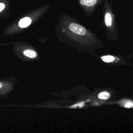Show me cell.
<instances>
[{
  "instance_id": "1",
  "label": "cell",
  "mask_w": 133,
  "mask_h": 133,
  "mask_svg": "<svg viewBox=\"0 0 133 133\" xmlns=\"http://www.w3.org/2000/svg\"><path fill=\"white\" fill-rule=\"evenodd\" d=\"M62 42L77 51L92 55L103 47L102 41L75 18L63 15L59 27Z\"/></svg>"
},
{
  "instance_id": "2",
  "label": "cell",
  "mask_w": 133,
  "mask_h": 133,
  "mask_svg": "<svg viewBox=\"0 0 133 133\" xmlns=\"http://www.w3.org/2000/svg\"><path fill=\"white\" fill-rule=\"evenodd\" d=\"M103 28L104 30L105 36L108 40L115 42L118 39V28L115 16L108 1H105L103 5Z\"/></svg>"
},
{
  "instance_id": "3",
  "label": "cell",
  "mask_w": 133,
  "mask_h": 133,
  "mask_svg": "<svg viewBox=\"0 0 133 133\" xmlns=\"http://www.w3.org/2000/svg\"><path fill=\"white\" fill-rule=\"evenodd\" d=\"M98 60L103 63L112 65H132L131 63L128 62L124 57L120 55H115L112 54H104L97 55L95 53L92 54Z\"/></svg>"
},
{
  "instance_id": "4",
  "label": "cell",
  "mask_w": 133,
  "mask_h": 133,
  "mask_svg": "<svg viewBox=\"0 0 133 133\" xmlns=\"http://www.w3.org/2000/svg\"><path fill=\"white\" fill-rule=\"evenodd\" d=\"M81 7L88 16H91L97 7L106 0H77Z\"/></svg>"
},
{
  "instance_id": "5",
  "label": "cell",
  "mask_w": 133,
  "mask_h": 133,
  "mask_svg": "<svg viewBox=\"0 0 133 133\" xmlns=\"http://www.w3.org/2000/svg\"><path fill=\"white\" fill-rule=\"evenodd\" d=\"M114 92L110 89H101L95 92L94 97L102 103H107L114 97Z\"/></svg>"
},
{
  "instance_id": "6",
  "label": "cell",
  "mask_w": 133,
  "mask_h": 133,
  "mask_svg": "<svg viewBox=\"0 0 133 133\" xmlns=\"http://www.w3.org/2000/svg\"><path fill=\"white\" fill-rule=\"evenodd\" d=\"M106 103L118 105L125 109H133V99L129 98H123L118 100L108 101Z\"/></svg>"
},
{
  "instance_id": "7",
  "label": "cell",
  "mask_w": 133,
  "mask_h": 133,
  "mask_svg": "<svg viewBox=\"0 0 133 133\" xmlns=\"http://www.w3.org/2000/svg\"><path fill=\"white\" fill-rule=\"evenodd\" d=\"M31 23V19L29 17H25L21 19L19 22V26L20 28H24L28 26Z\"/></svg>"
},
{
  "instance_id": "8",
  "label": "cell",
  "mask_w": 133,
  "mask_h": 133,
  "mask_svg": "<svg viewBox=\"0 0 133 133\" xmlns=\"http://www.w3.org/2000/svg\"><path fill=\"white\" fill-rule=\"evenodd\" d=\"M23 54L29 58H34L37 57V53L33 50H30V49H26L23 51Z\"/></svg>"
},
{
  "instance_id": "9",
  "label": "cell",
  "mask_w": 133,
  "mask_h": 133,
  "mask_svg": "<svg viewBox=\"0 0 133 133\" xmlns=\"http://www.w3.org/2000/svg\"><path fill=\"white\" fill-rule=\"evenodd\" d=\"M5 7V6L3 3H0V12L4 9Z\"/></svg>"
},
{
  "instance_id": "10",
  "label": "cell",
  "mask_w": 133,
  "mask_h": 133,
  "mask_svg": "<svg viewBox=\"0 0 133 133\" xmlns=\"http://www.w3.org/2000/svg\"><path fill=\"white\" fill-rule=\"evenodd\" d=\"M2 87V83L1 82H0V89Z\"/></svg>"
},
{
  "instance_id": "11",
  "label": "cell",
  "mask_w": 133,
  "mask_h": 133,
  "mask_svg": "<svg viewBox=\"0 0 133 133\" xmlns=\"http://www.w3.org/2000/svg\"><path fill=\"white\" fill-rule=\"evenodd\" d=\"M130 57H131L133 58V52H132L131 54H130Z\"/></svg>"
}]
</instances>
